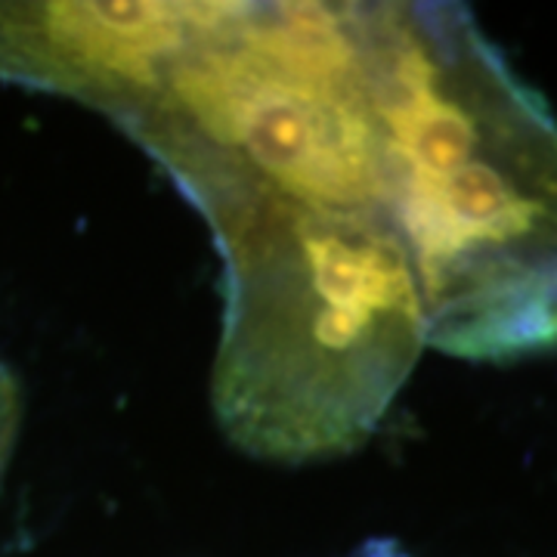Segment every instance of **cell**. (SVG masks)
I'll return each mask as SVG.
<instances>
[{"label":"cell","mask_w":557,"mask_h":557,"mask_svg":"<svg viewBox=\"0 0 557 557\" xmlns=\"http://www.w3.org/2000/svg\"><path fill=\"white\" fill-rule=\"evenodd\" d=\"M391 208L424 344L461 359L557 347V127L465 13L362 3Z\"/></svg>","instance_id":"1"},{"label":"cell","mask_w":557,"mask_h":557,"mask_svg":"<svg viewBox=\"0 0 557 557\" xmlns=\"http://www.w3.org/2000/svg\"><path fill=\"white\" fill-rule=\"evenodd\" d=\"M199 214L223 260L211 375L223 434L282 465L359 449L424 344L394 218L276 193L220 199Z\"/></svg>","instance_id":"2"},{"label":"cell","mask_w":557,"mask_h":557,"mask_svg":"<svg viewBox=\"0 0 557 557\" xmlns=\"http://www.w3.org/2000/svg\"><path fill=\"white\" fill-rule=\"evenodd\" d=\"M171 38L109 121L196 208L276 193L394 218L359 3H183Z\"/></svg>","instance_id":"3"},{"label":"cell","mask_w":557,"mask_h":557,"mask_svg":"<svg viewBox=\"0 0 557 557\" xmlns=\"http://www.w3.org/2000/svg\"><path fill=\"white\" fill-rule=\"evenodd\" d=\"M20 418H22L20 384H16V379H13L10 366L0 359V480H3V474H7V465H10L13 446H16Z\"/></svg>","instance_id":"4"}]
</instances>
